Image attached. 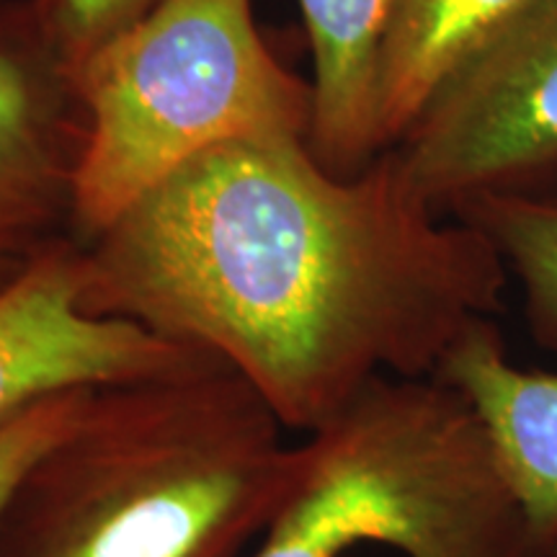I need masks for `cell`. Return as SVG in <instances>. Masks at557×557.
Masks as SVG:
<instances>
[{"mask_svg": "<svg viewBox=\"0 0 557 557\" xmlns=\"http://www.w3.org/2000/svg\"><path fill=\"white\" fill-rule=\"evenodd\" d=\"M81 305L240 374L310 434L377 377H434L504 305L508 269L421 199L395 150L357 176L305 137H243L189 160L81 243Z\"/></svg>", "mask_w": 557, "mask_h": 557, "instance_id": "1", "label": "cell"}, {"mask_svg": "<svg viewBox=\"0 0 557 557\" xmlns=\"http://www.w3.org/2000/svg\"><path fill=\"white\" fill-rule=\"evenodd\" d=\"M299 444L222 361L90 389L0 519V557H243Z\"/></svg>", "mask_w": 557, "mask_h": 557, "instance_id": "2", "label": "cell"}, {"mask_svg": "<svg viewBox=\"0 0 557 557\" xmlns=\"http://www.w3.org/2000/svg\"><path fill=\"white\" fill-rule=\"evenodd\" d=\"M524 557V517L491 436L436 377H377L305 434L295 480L250 557Z\"/></svg>", "mask_w": 557, "mask_h": 557, "instance_id": "3", "label": "cell"}, {"mask_svg": "<svg viewBox=\"0 0 557 557\" xmlns=\"http://www.w3.org/2000/svg\"><path fill=\"white\" fill-rule=\"evenodd\" d=\"M86 243L189 160L243 137H310L312 86L269 50L253 0H165L75 70Z\"/></svg>", "mask_w": 557, "mask_h": 557, "instance_id": "4", "label": "cell"}, {"mask_svg": "<svg viewBox=\"0 0 557 557\" xmlns=\"http://www.w3.org/2000/svg\"><path fill=\"white\" fill-rule=\"evenodd\" d=\"M421 199L455 218L557 181V0L459 73L395 148Z\"/></svg>", "mask_w": 557, "mask_h": 557, "instance_id": "5", "label": "cell"}, {"mask_svg": "<svg viewBox=\"0 0 557 557\" xmlns=\"http://www.w3.org/2000/svg\"><path fill=\"white\" fill-rule=\"evenodd\" d=\"M88 116L34 0H0V295L75 238Z\"/></svg>", "mask_w": 557, "mask_h": 557, "instance_id": "6", "label": "cell"}, {"mask_svg": "<svg viewBox=\"0 0 557 557\" xmlns=\"http://www.w3.org/2000/svg\"><path fill=\"white\" fill-rule=\"evenodd\" d=\"M81 240H67L0 295V421L67 387L165 377L218 361L81 305Z\"/></svg>", "mask_w": 557, "mask_h": 557, "instance_id": "7", "label": "cell"}, {"mask_svg": "<svg viewBox=\"0 0 557 557\" xmlns=\"http://www.w3.org/2000/svg\"><path fill=\"white\" fill-rule=\"evenodd\" d=\"M475 410L524 517V557L557 547V372L508 359L493 318L475 320L434 372Z\"/></svg>", "mask_w": 557, "mask_h": 557, "instance_id": "8", "label": "cell"}, {"mask_svg": "<svg viewBox=\"0 0 557 557\" xmlns=\"http://www.w3.org/2000/svg\"><path fill=\"white\" fill-rule=\"evenodd\" d=\"M312 54L308 145L323 169L357 176L382 152L380 67L400 0H297Z\"/></svg>", "mask_w": 557, "mask_h": 557, "instance_id": "9", "label": "cell"}, {"mask_svg": "<svg viewBox=\"0 0 557 557\" xmlns=\"http://www.w3.org/2000/svg\"><path fill=\"white\" fill-rule=\"evenodd\" d=\"M553 0H400L380 67V137L395 148L472 62Z\"/></svg>", "mask_w": 557, "mask_h": 557, "instance_id": "10", "label": "cell"}, {"mask_svg": "<svg viewBox=\"0 0 557 557\" xmlns=\"http://www.w3.org/2000/svg\"><path fill=\"white\" fill-rule=\"evenodd\" d=\"M455 220L478 227L496 246L521 287L529 336L557 354V194L480 199Z\"/></svg>", "mask_w": 557, "mask_h": 557, "instance_id": "11", "label": "cell"}, {"mask_svg": "<svg viewBox=\"0 0 557 557\" xmlns=\"http://www.w3.org/2000/svg\"><path fill=\"white\" fill-rule=\"evenodd\" d=\"M94 387H67L0 421V519L29 470L75 426Z\"/></svg>", "mask_w": 557, "mask_h": 557, "instance_id": "12", "label": "cell"}, {"mask_svg": "<svg viewBox=\"0 0 557 557\" xmlns=\"http://www.w3.org/2000/svg\"><path fill=\"white\" fill-rule=\"evenodd\" d=\"M163 3L165 0H34L52 47L73 70Z\"/></svg>", "mask_w": 557, "mask_h": 557, "instance_id": "13", "label": "cell"}, {"mask_svg": "<svg viewBox=\"0 0 557 557\" xmlns=\"http://www.w3.org/2000/svg\"><path fill=\"white\" fill-rule=\"evenodd\" d=\"M549 557H557V547H555V549H553V555H549Z\"/></svg>", "mask_w": 557, "mask_h": 557, "instance_id": "14", "label": "cell"}]
</instances>
